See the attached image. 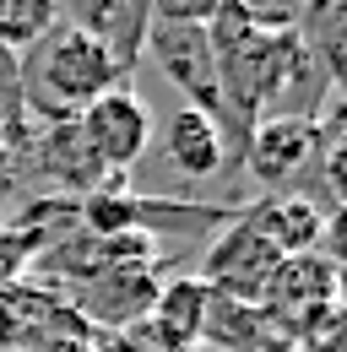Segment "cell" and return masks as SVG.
Listing matches in <instances>:
<instances>
[{
	"mask_svg": "<svg viewBox=\"0 0 347 352\" xmlns=\"http://www.w3.org/2000/svg\"><path fill=\"white\" fill-rule=\"evenodd\" d=\"M22 114H33L43 125H71L87 109L114 92L125 76L109 60V49L92 33H82L76 22H54V33L33 44L22 60Z\"/></svg>",
	"mask_w": 347,
	"mask_h": 352,
	"instance_id": "6da1fadb",
	"label": "cell"
},
{
	"mask_svg": "<svg viewBox=\"0 0 347 352\" xmlns=\"http://www.w3.org/2000/svg\"><path fill=\"white\" fill-rule=\"evenodd\" d=\"M141 49H147L152 65L163 71V82L179 87L185 109L207 114L217 131H222V141H228V168H233V163H239V135H233L228 103H222V87H217V60H212L207 28H169V22H152Z\"/></svg>",
	"mask_w": 347,
	"mask_h": 352,
	"instance_id": "7a4b0ae2",
	"label": "cell"
},
{
	"mask_svg": "<svg viewBox=\"0 0 347 352\" xmlns=\"http://www.w3.org/2000/svg\"><path fill=\"white\" fill-rule=\"evenodd\" d=\"M71 125L82 135L87 157H92L103 174H114V179L125 174V168H136L141 152L152 146V114H147V103H141L130 87L103 92L82 120H71Z\"/></svg>",
	"mask_w": 347,
	"mask_h": 352,
	"instance_id": "3957f363",
	"label": "cell"
},
{
	"mask_svg": "<svg viewBox=\"0 0 347 352\" xmlns=\"http://www.w3.org/2000/svg\"><path fill=\"white\" fill-rule=\"evenodd\" d=\"M320 146H326V141H320V125H315V120L266 114L255 131H250V141H244V163H239V168H250L255 184H266V190L282 195L304 168H320Z\"/></svg>",
	"mask_w": 347,
	"mask_h": 352,
	"instance_id": "277c9868",
	"label": "cell"
},
{
	"mask_svg": "<svg viewBox=\"0 0 347 352\" xmlns=\"http://www.w3.org/2000/svg\"><path fill=\"white\" fill-rule=\"evenodd\" d=\"M158 287H163V276L152 265H103L87 282H76V314L114 336L130 325H147V314L158 304Z\"/></svg>",
	"mask_w": 347,
	"mask_h": 352,
	"instance_id": "5b68a950",
	"label": "cell"
},
{
	"mask_svg": "<svg viewBox=\"0 0 347 352\" xmlns=\"http://www.w3.org/2000/svg\"><path fill=\"white\" fill-rule=\"evenodd\" d=\"M337 304V265L326 261L320 250H309V255H282L277 271H271V282H266V298L260 309L271 314V325L293 342V331H299L304 320H315L320 309Z\"/></svg>",
	"mask_w": 347,
	"mask_h": 352,
	"instance_id": "8992f818",
	"label": "cell"
},
{
	"mask_svg": "<svg viewBox=\"0 0 347 352\" xmlns=\"http://www.w3.org/2000/svg\"><path fill=\"white\" fill-rule=\"evenodd\" d=\"M277 261H282V255H277L255 228L233 212L228 233L207 250V271H201V282H207L212 293H222V298L260 304V298H266V282H271V271H277Z\"/></svg>",
	"mask_w": 347,
	"mask_h": 352,
	"instance_id": "52a82bcc",
	"label": "cell"
},
{
	"mask_svg": "<svg viewBox=\"0 0 347 352\" xmlns=\"http://www.w3.org/2000/svg\"><path fill=\"white\" fill-rule=\"evenodd\" d=\"M76 28L109 49L120 76H130L141 60V44H147L152 11H147V0H76Z\"/></svg>",
	"mask_w": 347,
	"mask_h": 352,
	"instance_id": "ba28073f",
	"label": "cell"
},
{
	"mask_svg": "<svg viewBox=\"0 0 347 352\" xmlns=\"http://www.w3.org/2000/svg\"><path fill=\"white\" fill-rule=\"evenodd\" d=\"M207 304H212V287L201 276H169L158 287V304L147 314L152 336L163 352H190L201 347V325H207Z\"/></svg>",
	"mask_w": 347,
	"mask_h": 352,
	"instance_id": "9c48e42d",
	"label": "cell"
},
{
	"mask_svg": "<svg viewBox=\"0 0 347 352\" xmlns=\"http://www.w3.org/2000/svg\"><path fill=\"white\" fill-rule=\"evenodd\" d=\"M163 157H169L174 174H185V179H212L228 168V141H222V131L207 114L179 103L163 120Z\"/></svg>",
	"mask_w": 347,
	"mask_h": 352,
	"instance_id": "30bf717a",
	"label": "cell"
},
{
	"mask_svg": "<svg viewBox=\"0 0 347 352\" xmlns=\"http://www.w3.org/2000/svg\"><path fill=\"white\" fill-rule=\"evenodd\" d=\"M239 217L250 222L277 255H309V250L320 244V222H326V212H320L309 195H271V201H260V206L239 212Z\"/></svg>",
	"mask_w": 347,
	"mask_h": 352,
	"instance_id": "8fae6325",
	"label": "cell"
},
{
	"mask_svg": "<svg viewBox=\"0 0 347 352\" xmlns=\"http://www.w3.org/2000/svg\"><path fill=\"white\" fill-rule=\"evenodd\" d=\"M54 22H60V0H0V49L22 60L54 33Z\"/></svg>",
	"mask_w": 347,
	"mask_h": 352,
	"instance_id": "7c38bea8",
	"label": "cell"
},
{
	"mask_svg": "<svg viewBox=\"0 0 347 352\" xmlns=\"http://www.w3.org/2000/svg\"><path fill=\"white\" fill-rule=\"evenodd\" d=\"M288 352H347V309L331 304L315 320H304L293 331V342H288Z\"/></svg>",
	"mask_w": 347,
	"mask_h": 352,
	"instance_id": "4fadbf2b",
	"label": "cell"
},
{
	"mask_svg": "<svg viewBox=\"0 0 347 352\" xmlns=\"http://www.w3.org/2000/svg\"><path fill=\"white\" fill-rule=\"evenodd\" d=\"M147 11L152 22H169V28H207L222 11V0H147Z\"/></svg>",
	"mask_w": 347,
	"mask_h": 352,
	"instance_id": "5bb4252c",
	"label": "cell"
},
{
	"mask_svg": "<svg viewBox=\"0 0 347 352\" xmlns=\"http://www.w3.org/2000/svg\"><path fill=\"white\" fill-rule=\"evenodd\" d=\"M17 125H22V65L17 54L0 49V131L17 135Z\"/></svg>",
	"mask_w": 347,
	"mask_h": 352,
	"instance_id": "9a60e30c",
	"label": "cell"
},
{
	"mask_svg": "<svg viewBox=\"0 0 347 352\" xmlns=\"http://www.w3.org/2000/svg\"><path fill=\"white\" fill-rule=\"evenodd\" d=\"M250 22H260V28H299L304 6L309 0H233Z\"/></svg>",
	"mask_w": 347,
	"mask_h": 352,
	"instance_id": "2e32d148",
	"label": "cell"
},
{
	"mask_svg": "<svg viewBox=\"0 0 347 352\" xmlns=\"http://www.w3.org/2000/svg\"><path fill=\"white\" fill-rule=\"evenodd\" d=\"M315 250L337 265V271H347V201H337V206L326 212V222H320V244H315Z\"/></svg>",
	"mask_w": 347,
	"mask_h": 352,
	"instance_id": "e0dca14e",
	"label": "cell"
},
{
	"mask_svg": "<svg viewBox=\"0 0 347 352\" xmlns=\"http://www.w3.org/2000/svg\"><path fill=\"white\" fill-rule=\"evenodd\" d=\"M17 352H92V347L76 342V336H60V331H43V336L22 331V347H17Z\"/></svg>",
	"mask_w": 347,
	"mask_h": 352,
	"instance_id": "ac0fdd59",
	"label": "cell"
}]
</instances>
